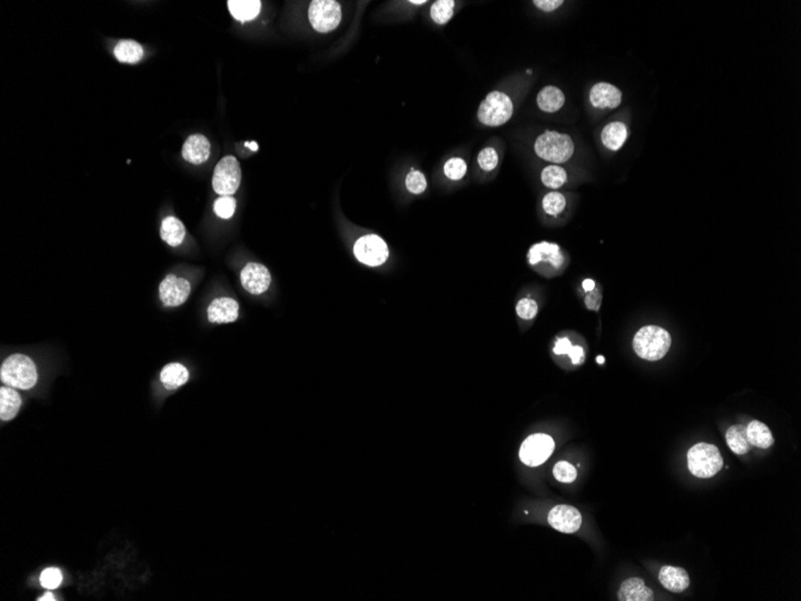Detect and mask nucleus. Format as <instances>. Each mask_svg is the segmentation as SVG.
<instances>
[{"instance_id":"4be33fe9","label":"nucleus","mask_w":801,"mask_h":601,"mask_svg":"<svg viewBox=\"0 0 801 601\" xmlns=\"http://www.w3.org/2000/svg\"><path fill=\"white\" fill-rule=\"evenodd\" d=\"M628 138V129L624 123L613 121L604 126L601 132V140L609 150H619Z\"/></svg>"},{"instance_id":"9b49d317","label":"nucleus","mask_w":801,"mask_h":601,"mask_svg":"<svg viewBox=\"0 0 801 601\" xmlns=\"http://www.w3.org/2000/svg\"><path fill=\"white\" fill-rule=\"evenodd\" d=\"M529 265L532 267L546 265L548 269L560 270L564 267V255L554 243L542 241L530 247L528 254Z\"/></svg>"},{"instance_id":"c85d7f7f","label":"nucleus","mask_w":801,"mask_h":601,"mask_svg":"<svg viewBox=\"0 0 801 601\" xmlns=\"http://www.w3.org/2000/svg\"><path fill=\"white\" fill-rule=\"evenodd\" d=\"M454 0H438L431 8L432 20L438 25H445L454 15Z\"/></svg>"},{"instance_id":"2eb2a0df","label":"nucleus","mask_w":801,"mask_h":601,"mask_svg":"<svg viewBox=\"0 0 801 601\" xmlns=\"http://www.w3.org/2000/svg\"><path fill=\"white\" fill-rule=\"evenodd\" d=\"M238 317L239 304L234 299H215L208 308V319L211 323H233Z\"/></svg>"},{"instance_id":"20e7f679","label":"nucleus","mask_w":801,"mask_h":601,"mask_svg":"<svg viewBox=\"0 0 801 601\" xmlns=\"http://www.w3.org/2000/svg\"><path fill=\"white\" fill-rule=\"evenodd\" d=\"M687 466L693 476L708 479L722 469L724 458L713 444L698 443L689 450Z\"/></svg>"},{"instance_id":"1a4fd4ad","label":"nucleus","mask_w":801,"mask_h":601,"mask_svg":"<svg viewBox=\"0 0 801 601\" xmlns=\"http://www.w3.org/2000/svg\"><path fill=\"white\" fill-rule=\"evenodd\" d=\"M354 255L362 265L379 267L388 260V245L380 236L367 234L355 243Z\"/></svg>"},{"instance_id":"aec40b11","label":"nucleus","mask_w":801,"mask_h":601,"mask_svg":"<svg viewBox=\"0 0 801 601\" xmlns=\"http://www.w3.org/2000/svg\"><path fill=\"white\" fill-rule=\"evenodd\" d=\"M565 103L564 93L559 88L553 86H547L542 88L537 95V106L540 110L547 113H554L559 111Z\"/></svg>"},{"instance_id":"423d86ee","label":"nucleus","mask_w":801,"mask_h":601,"mask_svg":"<svg viewBox=\"0 0 801 601\" xmlns=\"http://www.w3.org/2000/svg\"><path fill=\"white\" fill-rule=\"evenodd\" d=\"M241 183V169L234 156H225L216 164L212 175V188L220 196L234 195Z\"/></svg>"},{"instance_id":"f3484780","label":"nucleus","mask_w":801,"mask_h":601,"mask_svg":"<svg viewBox=\"0 0 801 601\" xmlns=\"http://www.w3.org/2000/svg\"><path fill=\"white\" fill-rule=\"evenodd\" d=\"M658 580L662 586L673 593H680L685 591L690 585V578L687 572L682 567H661L658 574Z\"/></svg>"},{"instance_id":"412c9836","label":"nucleus","mask_w":801,"mask_h":601,"mask_svg":"<svg viewBox=\"0 0 801 601\" xmlns=\"http://www.w3.org/2000/svg\"><path fill=\"white\" fill-rule=\"evenodd\" d=\"M160 234L162 241H166L168 245L179 246L182 244L184 239H185V226L179 219L174 217H167L163 219L162 223H161V230H160Z\"/></svg>"},{"instance_id":"58836bf2","label":"nucleus","mask_w":801,"mask_h":601,"mask_svg":"<svg viewBox=\"0 0 801 601\" xmlns=\"http://www.w3.org/2000/svg\"><path fill=\"white\" fill-rule=\"evenodd\" d=\"M534 4L540 10L551 12V11H554L559 6L563 5L564 1H561V0H537V1H534Z\"/></svg>"},{"instance_id":"ddd939ff","label":"nucleus","mask_w":801,"mask_h":601,"mask_svg":"<svg viewBox=\"0 0 801 601\" xmlns=\"http://www.w3.org/2000/svg\"><path fill=\"white\" fill-rule=\"evenodd\" d=\"M548 524L561 533H575L582 524V516L571 505H556L548 514Z\"/></svg>"},{"instance_id":"dca6fc26","label":"nucleus","mask_w":801,"mask_h":601,"mask_svg":"<svg viewBox=\"0 0 801 601\" xmlns=\"http://www.w3.org/2000/svg\"><path fill=\"white\" fill-rule=\"evenodd\" d=\"M210 156V142L203 135H192L182 145V158L187 162L201 164Z\"/></svg>"},{"instance_id":"c756f323","label":"nucleus","mask_w":801,"mask_h":601,"mask_svg":"<svg viewBox=\"0 0 801 601\" xmlns=\"http://www.w3.org/2000/svg\"><path fill=\"white\" fill-rule=\"evenodd\" d=\"M566 206V198L564 195L559 193H547L546 196L542 199V208L543 210L551 215V217H556L559 215Z\"/></svg>"},{"instance_id":"ea45409f","label":"nucleus","mask_w":801,"mask_h":601,"mask_svg":"<svg viewBox=\"0 0 801 601\" xmlns=\"http://www.w3.org/2000/svg\"><path fill=\"white\" fill-rule=\"evenodd\" d=\"M572 345H571L570 340L567 339H559L556 341V346L553 348V352L556 356H563V354H569L571 349H572Z\"/></svg>"},{"instance_id":"9d476101","label":"nucleus","mask_w":801,"mask_h":601,"mask_svg":"<svg viewBox=\"0 0 801 601\" xmlns=\"http://www.w3.org/2000/svg\"><path fill=\"white\" fill-rule=\"evenodd\" d=\"M160 299L164 306L177 308L186 302L191 294V284L186 279L169 274L160 284Z\"/></svg>"},{"instance_id":"6ab92c4d","label":"nucleus","mask_w":801,"mask_h":601,"mask_svg":"<svg viewBox=\"0 0 801 601\" xmlns=\"http://www.w3.org/2000/svg\"><path fill=\"white\" fill-rule=\"evenodd\" d=\"M230 14L235 20L249 22L258 17L262 3L259 0H230L227 3Z\"/></svg>"},{"instance_id":"39448f33","label":"nucleus","mask_w":801,"mask_h":601,"mask_svg":"<svg viewBox=\"0 0 801 601\" xmlns=\"http://www.w3.org/2000/svg\"><path fill=\"white\" fill-rule=\"evenodd\" d=\"M513 113L511 99L505 93L492 92L481 102L478 110V119L484 125L495 127L508 123Z\"/></svg>"},{"instance_id":"a878e982","label":"nucleus","mask_w":801,"mask_h":601,"mask_svg":"<svg viewBox=\"0 0 801 601\" xmlns=\"http://www.w3.org/2000/svg\"><path fill=\"white\" fill-rule=\"evenodd\" d=\"M114 56L120 63H138L143 58V47L134 40H123L115 46Z\"/></svg>"},{"instance_id":"a18cd8bd","label":"nucleus","mask_w":801,"mask_h":601,"mask_svg":"<svg viewBox=\"0 0 801 601\" xmlns=\"http://www.w3.org/2000/svg\"><path fill=\"white\" fill-rule=\"evenodd\" d=\"M410 3H412V4H414V5H423V4H426V1H425V0H422V1H417V0H412V1H410Z\"/></svg>"},{"instance_id":"6e6552de","label":"nucleus","mask_w":801,"mask_h":601,"mask_svg":"<svg viewBox=\"0 0 801 601\" xmlns=\"http://www.w3.org/2000/svg\"><path fill=\"white\" fill-rule=\"evenodd\" d=\"M554 450V441L552 437L537 433L532 434L522 443L519 449L521 461L529 467H537L546 462Z\"/></svg>"},{"instance_id":"b1692460","label":"nucleus","mask_w":801,"mask_h":601,"mask_svg":"<svg viewBox=\"0 0 801 601\" xmlns=\"http://www.w3.org/2000/svg\"><path fill=\"white\" fill-rule=\"evenodd\" d=\"M188 371L185 366L179 363H172L163 367L160 373V380L167 389H175L187 383L188 380Z\"/></svg>"},{"instance_id":"f257e3e1","label":"nucleus","mask_w":801,"mask_h":601,"mask_svg":"<svg viewBox=\"0 0 801 601\" xmlns=\"http://www.w3.org/2000/svg\"><path fill=\"white\" fill-rule=\"evenodd\" d=\"M671 343L668 332L656 326L643 327L633 337V349L644 360H660L669 351Z\"/></svg>"},{"instance_id":"4468645a","label":"nucleus","mask_w":801,"mask_h":601,"mask_svg":"<svg viewBox=\"0 0 801 601\" xmlns=\"http://www.w3.org/2000/svg\"><path fill=\"white\" fill-rule=\"evenodd\" d=\"M621 92L609 83H596L590 90V102L599 110H613L621 103Z\"/></svg>"},{"instance_id":"79ce46f5","label":"nucleus","mask_w":801,"mask_h":601,"mask_svg":"<svg viewBox=\"0 0 801 601\" xmlns=\"http://www.w3.org/2000/svg\"><path fill=\"white\" fill-rule=\"evenodd\" d=\"M583 289H584L585 292H590V291L595 289L594 281L589 279L584 280V281H583Z\"/></svg>"},{"instance_id":"0eeeda50","label":"nucleus","mask_w":801,"mask_h":601,"mask_svg":"<svg viewBox=\"0 0 801 601\" xmlns=\"http://www.w3.org/2000/svg\"><path fill=\"white\" fill-rule=\"evenodd\" d=\"M342 19L341 5L335 0H315L308 8V20L318 33L336 29Z\"/></svg>"},{"instance_id":"a19ab883","label":"nucleus","mask_w":801,"mask_h":601,"mask_svg":"<svg viewBox=\"0 0 801 601\" xmlns=\"http://www.w3.org/2000/svg\"><path fill=\"white\" fill-rule=\"evenodd\" d=\"M567 356H570L572 364H575V365H580L584 361V351L580 346L572 347V349Z\"/></svg>"},{"instance_id":"72a5a7b5","label":"nucleus","mask_w":801,"mask_h":601,"mask_svg":"<svg viewBox=\"0 0 801 601\" xmlns=\"http://www.w3.org/2000/svg\"><path fill=\"white\" fill-rule=\"evenodd\" d=\"M553 476L556 480L569 484V482L575 481L577 471H576L575 467L570 465L569 462L560 461L558 462L553 468Z\"/></svg>"},{"instance_id":"49530a36","label":"nucleus","mask_w":801,"mask_h":601,"mask_svg":"<svg viewBox=\"0 0 801 601\" xmlns=\"http://www.w3.org/2000/svg\"><path fill=\"white\" fill-rule=\"evenodd\" d=\"M604 356H597V363H599V364H602V363H604Z\"/></svg>"},{"instance_id":"393cba45","label":"nucleus","mask_w":801,"mask_h":601,"mask_svg":"<svg viewBox=\"0 0 801 601\" xmlns=\"http://www.w3.org/2000/svg\"><path fill=\"white\" fill-rule=\"evenodd\" d=\"M746 436H748V443L753 445V447H761V449H767L772 447L774 443V437H772V431L769 430L765 424L761 423L758 420H753L748 424L746 428Z\"/></svg>"},{"instance_id":"5701e85b","label":"nucleus","mask_w":801,"mask_h":601,"mask_svg":"<svg viewBox=\"0 0 801 601\" xmlns=\"http://www.w3.org/2000/svg\"><path fill=\"white\" fill-rule=\"evenodd\" d=\"M21 396L12 388L3 387L0 389V418L4 421L12 420L21 408Z\"/></svg>"},{"instance_id":"f704fd0d","label":"nucleus","mask_w":801,"mask_h":601,"mask_svg":"<svg viewBox=\"0 0 801 601\" xmlns=\"http://www.w3.org/2000/svg\"><path fill=\"white\" fill-rule=\"evenodd\" d=\"M478 162L481 169L489 172L493 171L497 166H498L499 158L497 150L492 148V147H487L480 151L478 155Z\"/></svg>"},{"instance_id":"7ed1b4c3","label":"nucleus","mask_w":801,"mask_h":601,"mask_svg":"<svg viewBox=\"0 0 801 601\" xmlns=\"http://www.w3.org/2000/svg\"><path fill=\"white\" fill-rule=\"evenodd\" d=\"M534 150L540 159L552 164H564L575 151L571 137L556 131H546L537 137Z\"/></svg>"},{"instance_id":"473e14b6","label":"nucleus","mask_w":801,"mask_h":601,"mask_svg":"<svg viewBox=\"0 0 801 601\" xmlns=\"http://www.w3.org/2000/svg\"><path fill=\"white\" fill-rule=\"evenodd\" d=\"M406 186H407L408 191L412 193V195H420V193H425L427 188V182L425 175L417 169H412V172H409L406 178Z\"/></svg>"},{"instance_id":"37998d69","label":"nucleus","mask_w":801,"mask_h":601,"mask_svg":"<svg viewBox=\"0 0 801 601\" xmlns=\"http://www.w3.org/2000/svg\"><path fill=\"white\" fill-rule=\"evenodd\" d=\"M38 600H40V601H54V600H56V598H54V596H53L52 593H49V591H48V593H46V594H45V596H41V598H40V599H38Z\"/></svg>"},{"instance_id":"a211bd4d","label":"nucleus","mask_w":801,"mask_h":601,"mask_svg":"<svg viewBox=\"0 0 801 601\" xmlns=\"http://www.w3.org/2000/svg\"><path fill=\"white\" fill-rule=\"evenodd\" d=\"M618 598L620 601H652L654 594L641 578H628L620 587Z\"/></svg>"},{"instance_id":"2f4dec72","label":"nucleus","mask_w":801,"mask_h":601,"mask_svg":"<svg viewBox=\"0 0 801 601\" xmlns=\"http://www.w3.org/2000/svg\"><path fill=\"white\" fill-rule=\"evenodd\" d=\"M444 173L451 180H460V179L463 178L467 173V164H465V160L460 159V158H452L449 161H446L445 166H444Z\"/></svg>"},{"instance_id":"e433bc0d","label":"nucleus","mask_w":801,"mask_h":601,"mask_svg":"<svg viewBox=\"0 0 801 601\" xmlns=\"http://www.w3.org/2000/svg\"><path fill=\"white\" fill-rule=\"evenodd\" d=\"M516 312L522 319H532L537 315V304L532 299H522L516 306Z\"/></svg>"},{"instance_id":"c9c22d12","label":"nucleus","mask_w":801,"mask_h":601,"mask_svg":"<svg viewBox=\"0 0 801 601\" xmlns=\"http://www.w3.org/2000/svg\"><path fill=\"white\" fill-rule=\"evenodd\" d=\"M62 581V572L57 567H48L46 570H43L41 576H40L41 586L46 589H56L60 586Z\"/></svg>"},{"instance_id":"4c0bfd02","label":"nucleus","mask_w":801,"mask_h":601,"mask_svg":"<svg viewBox=\"0 0 801 601\" xmlns=\"http://www.w3.org/2000/svg\"><path fill=\"white\" fill-rule=\"evenodd\" d=\"M585 305H587V308H589V310H594V311L599 310L600 305H601V294H600L599 291L593 289V291H590L589 293L587 294V297H585Z\"/></svg>"},{"instance_id":"f8f14e48","label":"nucleus","mask_w":801,"mask_h":601,"mask_svg":"<svg viewBox=\"0 0 801 601\" xmlns=\"http://www.w3.org/2000/svg\"><path fill=\"white\" fill-rule=\"evenodd\" d=\"M240 280L245 291L257 295L268 291L271 284V275L265 265L247 263L241 270Z\"/></svg>"},{"instance_id":"c03bdc74","label":"nucleus","mask_w":801,"mask_h":601,"mask_svg":"<svg viewBox=\"0 0 801 601\" xmlns=\"http://www.w3.org/2000/svg\"><path fill=\"white\" fill-rule=\"evenodd\" d=\"M245 145H246L247 148H249V149L252 150V151H257V150H258V145H257L256 142H246Z\"/></svg>"},{"instance_id":"bb28decb","label":"nucleus","mask_w":801,"mask_h":601,"mask_svg":"<svg viewBox=\"0 0 801 601\" xmlns=\"http://www.w3.org/2000/svg\"><path fill=\"white\" fill-rule=\"evenodd\" d=\"M726 441L730 450L737 455H743L750 452L751 444L746 436V428L743 425H735L728 428L726 433Z\"/></svg>"},{"instance_id":"cd10ccee","label":"nucleus","mask_w":801,"mask_h":601,"mask_svg":"<svg viewBox=\"0 0 801 601\" xmlns=\"http://www.w3.org/2000/svg\"><path fill=\"white\" fill-rule=\"evenodd\" d=\"M541 180L547 188H559L566 183L567 173H566L565 169L560 166L552 164V166H547L542 169Z\"/></svg>"},{"instance_id":"7c9ffc66","label":"nucleus","mask_w":801,"mask_h":601,"mask_svg":"<svg viewBox=\"0 0 801 601\" xmlns=\"http://www.w3.org/2000/svg\"><path fill=\"white\" fill-rule=\"evenodd\" d=\"M236 201L232 196H221L214 203V212L217 217L228 220L234 215Z\"/></svg>"},{"instance_id":"f03ea898","label":"nucleus","mask_w":801,"mask_h":601,"mask_svg":"<svg viewBox=\"0 0 801 601\" xmlns=\"http://www.w3.org/2000/svg\"><path fill=\"white\" fill-rule=\"evenodd\" d=\"M1 382L17 389H32L38 382V371L33 360L23 354L9 356L1 365Z\"/></svg>"}]
</instances>
